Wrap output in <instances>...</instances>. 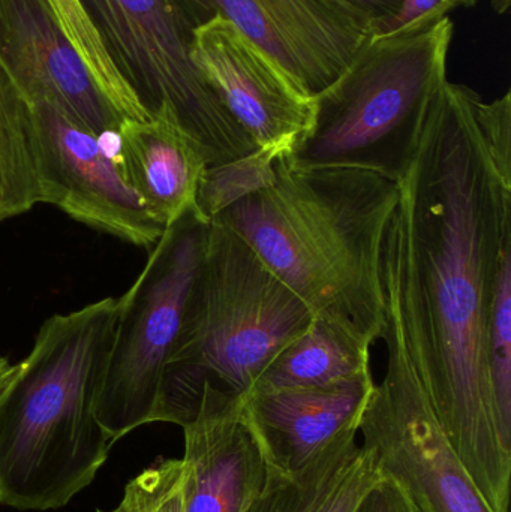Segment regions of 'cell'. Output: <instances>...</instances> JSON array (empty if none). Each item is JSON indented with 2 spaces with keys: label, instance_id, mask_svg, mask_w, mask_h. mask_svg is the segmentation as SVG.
<instances>
[{
  "label": "cell",
  "instance_id": "ac0fdd59",
  "mask_svg": "<svg viewBox=\"0 0 511 512\" xmlns=\"http://www.w3.org/2000/svg\"><path fill=\"white\" fill-rule=\"evenodd\" d=\"M359 427H351L296 472L270 468L266 486L248 512H315L359 450Z\"/></svg>",
  "mask_w": 511,
  "mask_h": 512
},
{
  "label": "cell",
  "instance_id": "44dd1931",
  "mask_svg": "<svg viewBox=\"0 0 511 512\" xmlns=\"http://www.w3.org/2000/svg\"><path fill=\"white\" fill-rule=\"evenodd\" d=\"M279 156L281 153L273 150L258 149L239 161L207 167L198 188L200 212L210 221L245 195L272 185Z\"/></svg>",
  "mask_w": 511,
  "mask_h": 512
},
{
  "label": "cell",
  "instance_id": "4316f807",
  "mask_svg": "<svg viewBox=\"0 0 511 512\" xmlns=\"http://www.w3.org/2000/svg\"><path fill=\"white\" fill-rule=\"evenodd\" d=\"M17 370L18 364H12L8 357L0 355V393L5 390L6 385L14 378Z\"/></svg>",
  "mask_w": 511,
  "mask_h": 512
},
{
  "label": "cell",
  "instance_id": "484cf974",
  "mask_svg": "<svg viewBox=\"0 0 511 512\" xmlns=\"http://www.w3.org/2000/svg\"><path fill=\"white\" fill-rule=\"evenodd\" d=\"M351 2L365 9L377 20V30L378 27L395 18L404 6V0H351Z\"/></svg>",
  "mask_w": 511,
  "mask_h": 512
},
{
  "label": "cell",
  "instance_id": "8fae6325",
  "mask_svg": "<svg viewBox=\"0 0 511 512\" xmlns=\"http://www.w3.org/2000/svg\"><path fill=\"white\" fill-rule=\"evenodd\" d=\"M191 56L225 110L258 149L285 155L315 114V98L221 15L195 27Z\"/></svg>",
  "mask_w": 511,
  "mask_h": 512
},
{
  "label": "cell",
  "instance_id": "3957f363",
  "mask_svg": "<svg viewBox=\"0 0 511 512\" xmlns=\"http://www.w3.org/2000/svg\"><path fill=\"white\" fill-rule=\"evenodd\" d=\"M119 300L102 298L39 327L0 393V504L18 511L68 505L95 480L113 442L95 402Z\"/></svg>",
  "mask_w": 511,
  "mask_h": 512
},
{
  "label": "cell",
  "instance_id": "9a60e30c",
  "mask_svg": "<svg viewBox=\"0 0 511 512\" xmlns=\"http://www.w3.org/2000/svg\"><path fill=\"white\" fill-rule=\"evenodd\" d=\"M116 143L126 182L159 224L167 228L197 204L207 162L176 123L165 117L125 120Z\"/></svg>",
  "mask_w": 511,
  "mask_h": 512
},
{
  "label": "cell",
  "instance_id": "7c38bea8",
  "mask_svg": "<svg viewBox=\"0 0 511 512\" xmlns=\"http://www.w3.org/2000/svg\"><path fill=\"white\" fill-rule=\"evenodd\" d=\"M0 65L27 102L50 101L98 135L123 114L102 92L47 0H0Z\"/></svg>",
  "mask_w": 511,
  "mask_h": 512
},
{
  "label": "cell",
  "instance_id": "4fadbf2b",
  "mask_svg": "<svg viewBox=\"0 0 511 512\" xmlns=\"http://www.w3.org/2000/svg\"><path fill=\"white\" fill-rule=\"evenodd\" d=\"M182 429L183 512H248L272 466L245 397L204 385L197 415Z\"/></svg>",
  "mask_w": 511,
  "mask_h": 512
},
{
  "label": "cell",
  "instance_id": "e0dca14e",
  "mask_svg": "<svg viewBox=\"0 0 511 512\" xmlns=\"http://www.w3.org/2000/svg\"><path fill=\"white\" fill-rule=\"evenodd\" d=\"M42 204L29 102L0 65V224Z\"/></svg>",
  "mask_w": 511,
  "mask_h": 512
},
{
  "label": "cell",
  "instance_id": "f1b7e54d",
  "mask_svg": "<svg viewBox=\"0 0 511 512\" xmlns=\"http://www.w3.org/2000/svg\"><path fill=\"white\" fill-rule=\"evenodd\" d=\"M96 512H128V508H126V505L123 504V502H120L119 505H117L114 510L111 511H105V510H96Z\"/></svg>",
  "mask_w": 511,
  "mask_h": 512
},
{
  "label": "cell",
  "instance_id": "83f0119b",
  "mask_svg": "<svg viewBox=\"0 0 511 512\" xmlns=\"http://www.w3.org/2000/svg\"><path fill=\"white\" fill-rule=\"evenodd\" d=\"M492 6H494L495 12L504 14L509 9L510 0H492Z\"/></svg>",
  "mask_w": 511,
  "mask_h": 512
},
{
  "label": "cell",
  "instance_id": "5b68a950",
  "mask_svg": "<svg viewBox=\"0 0 511 512\" xmlns=\"http://www.w3.org/2000/svg\"><path fill=\"white\" fill-rule=\"evenodd\" d=\"M450 15L375 33L350 68L315 98L311 128L282 159L299 170L351 168L399 180L417 150L435 93L447 81Z\"/></svg>",
  "mask_w": 511,
  "mask_h": 512
},
{
  "label": "cell",
  "instance_id": "ba28073f",
  "mask_svg": "<svg viewBox=\"0 0 511 512\" xmlns=\"http://www.w3.org/2000/svg\"><path fill=\"white\" fill-rule=\"evenodd\" d=\"M386 375L359 423L366 450L416 512H494L441 427L386 297Z\"/></svg>",
  "mask_w": 511,
  "mask_h": 512
},
{
  "label": "cell",
  "instance_id": "603a6c76",
  "mask_svg": "<svg viewBox=\"0 0 511 512\" xmlns=\"http://www.w3.org/2000/svg\"><path fill=\"white\" fill-rule=\"evenodd\" d=\"M384 480L371 451L360 445L332 492L315 512H354L365 496Z\"/></svg>",
  "mask_w": 511,
  "mask_h": 512
},
{
  "label": "cell",
  "instance_id": "9c48e42d",
  "mask_svg": "<svg viewBox=\"0 0 511 512\" xmlns=\"http://www.w3.org/2000/svg\"><path fill=\"white\" fill-rule=\"evenodd\" d=\"M42 204L93 230L152 251L167 228L128 185L104 135L50 101L30 102Z\"/></svg>",
  "mask_w": 511,
  "mask_h": 512
},
{
  "label": "cell",
  "instance_id": "6da1fadb",
  "mask_svg": "<svg viewBox=\"0 0 511 512\" xmlns=\"http://www.w3.org/2000/svg\"><path fill=\"white\" fill-rule=\"evenodd\" d=\"M383 283L432 409L494 512H509L511 451L489 372L495 286L511 252V92L440 87L399 180Z\"/></svg>",
  "mask_w": 511,
  "mask_h": 512
},
{
  "label": "cell",
  "instance_id": "d6986e66",
  "mask_svg": "<svg viewBox=\"0 0 511 512\" xmlns=\"http://www.w3.org/2000/svg\"><path fill=\"white\" fill-rule=\"evenodd\" d=\"M47 3L57 23L92 72L96 83L108 99L116 105L123 117L126 120H138V122L149 120V114L141 107L137 96L129 89L128 84L111 62L102 44L101 36L96 32L80 0H47Z\"/></svg>",
  "mask_w": 511,
  "mask_h": 512
},
{
  "label": "cell",
  "instance_id": "8992f818",
  "mask_svg": "<svg viewBox=\"0 0 511 512\" xmlns=\"http://www.w3.org/2000/svg\"><path fill=\"white\" fill-rule=\"evenodd\" d=\"M210 221L189 207L150 251L119 300L95 414L113 444L155 421L168 366L179 348L203 264Z\"/></svg>",
  "mask_w": 511,
  "mask_h": 512
},
{
  "label": "cell",
  "instance_id": "30bf717a",
  "mask_svg": "<svg viewBox=\"0 0 511 512\" xmlns=\"http://www.w3.org/2000/svg\"><path fill=\"white\" fill-rule=\"evenodd\" d=\"M191 26L221 15L312 98L347 72L377 20L351 0H177Z\"/></svg>",
  "mask_w": 511,
  "mask_h": 512
},
{
  "label": "cell",
  "instance_id": "2e32d148",
  "mask_svg": "<svg viewBox=\"0 0 511 512\" xmlns=\"http://www.w3.org/2000/svg\"><path fill=\"white\" fill-rule=\"evenodd\" d=\"M371 372L369 343L314 316L311 325L267 364L251 391L327 387Z\"/></svg>",
  "mask_w": 511,
  "mask_h": 512
},
{
  "label": "cell",
  "instance_id": "52a82bcc",
  "mask_svg": "<svg viewBox=\"0 0 511 512\" xmlns=\"http://www.w3.org/2000/svg\"><path fill=\"white\" fill-rule=\"evenodd\" d=\"M80 2L141 107L176 123L200 147L207 167L257 152L195 66L194 27L177 0Z\"/></svg>",
  "mask_w": 511,
  "mask_h": 512
},
{
  "label": "cell",
  "instance_id": "5bb4252c",
  "mask_svg": "<svg viewBox=\"0 0 511 512\" xmlns=\"http://www.w3.org/2000/svg\"><path fill=\"white\" fill-rule=\"evenodd\" d=\"M372 372L327 387L251 391L245 408L270 466L296 472L351 427L371 399Z\"/></svg>",
  "mask_w": 511,
  "mask_h": 512
},
{
  "label": "cell",
  "instance_id": "ffe728a7",
  "mask_svg": "<svg viewBox=\"0 0 511 512\" xmlns=\"http://www.w3.org/2000/svg\"><path fill=\"white\" fill-rule=\"evenodd\" d=\"M489 372L498 432L511 451V252L504 256L495 286L489 327Z\"/></svg>",
  "mask_w": 511,
  "mask_h": 512
},
{
  "label": "cell",
  "instance_id": "cb8c5ba5",
  "mask_svg": "<svg viewBox=\"0 0 511 512\" xmlns=\"http://www.w3.org/2000/svg\"><path fill=\"white\" fill-rule=\"evenodd\" d=\"M479 0H404L401 12L383 26L378 27L377 33L393 32L402 29L413 21L429 15H450L458 8H473Z\"/></svg>",
  "mask_w": 511,
  "mask_h": 512
},
{
  "label": "cell",
  "instance_id": "7a4b0ae2",
  "mask_svg": "<svg viewBox=\"0 0 511 512\" xmlns=\"http://www.w3.org/2000/svg\"><path fill=\"white\" fill-rule=\"evenodd\" d=\"M399 183L351 168L299 170L210 219L239 234L317 318L374 345L386 330L383 245Z\"/></svg>",
  "mask_w": 511,
  "mask_h": 512
},
{
  "label": "cell",
  "instance_id": "277c9868",
  "mask_svg": "<svg viewBox=\"0 0 511 512\" xmlns=\"http://www.w3.org/2000/svg\"><path fill=\"white\" fill-rule=\"evenodd\" d=\"M314 313L251 246L210 221L209 239L179 348L153 423L185 427L204 385L246 397L267 364L311 325Z\"/></svg>",
  "mask_w": 511,
  "mask_h": 512
},
{
  "label": "cell",
  "instance_id": "d4e9b609",
  "mask_svg": "<svg viewBox=\"0 0 511 512\" xmlns=\"http://www.w3.org/2000/svg\"><path fill=\"white\" fill-rule=\"evenodd\" d=\"M354 512H416L404 490L384 477L368 495L365 496Z\"/></svg>",
  "mask_w": 511,
  "mask_h": 512
},
{
  "label": "cell",
  "instance_id": "7402d4cb",
  "mask_svg": "<svg viewBox=\"0 0 511 512\" xmlns=\"http://www.w3.org/2000/svg\"><path fill=\"white\" fill-rule=\"evenodd\" d=\"M183 489L182 459L161 460L126 484L122 502L128 512H183Z\"/></svg>",
  "mask_w": 511,
  "mask_h": 512
}]
</instances>
